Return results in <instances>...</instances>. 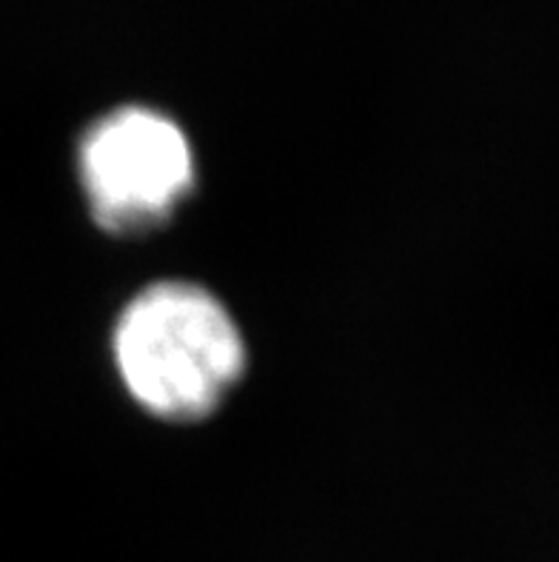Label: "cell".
Masks as SVG:
<instances>
[{
    "label": "cell",
    "instance_id": "7a4b0ae2",
    "mask_svg": "<svg viewBox=\"0 0 559 562\" xmlns=\"http://www.w3.org/2000/svg\"><path fill=\"white\" fill-rule=\"evenodd\" d=\"M86 203L100 228L143 235L164 226L194 186L183 128L146 106H123L89 126L78 151Z\"/></svg>",
    "mask_w": 559,
    "mask_h": 562
},
{
    "label": "cell",
    "instance_id": "6da1fadb",
    "mask_svg": "<svg viewBox=\"0 0 559 562\" xmlns=\"http://www.w3.org/2000/svg\"><path fill=\"white\" fill-rule=\"evenodd\" d=\"M123 385L160 420H203L246 366V346L226 306L194 283H157L123 308L114 328Z\"/></svg>",
    "mask_w": 559,
    "mask_h": 562
}]
</instances>
